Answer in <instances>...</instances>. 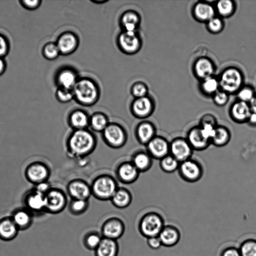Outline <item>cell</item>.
<instances>
[{
    "label": "cell",
    "instance_id": "obj_1",
    "mask_svg": "<svg viewBox=\"0 0 256 256\" xmlns=\"http://www.w3.org/2000/svg\"><path fill=\"white\" fill-rule=\"evenodd\" d=\"M97 146V138L89 128L72 130L66 140L68 156L72 158H84L91 154Z\"/></svg>",
    "mask_w": 256,
    "mask_h": 256
},
{
    "label": "cell",
    "instance_id": "obj_2",
    "mask_svg": "<svg viewBox=\"0 0 256 256\" xmlns=\"http://www.w3.org/2000/svg\"><path fill=\"white\" fill-rule=\"evenodd\" d=\"M72 90L74 98L80 104L84 106L93 105L99 96V90L96 84L87 78L78 80Z\"/></svg>",
    "mask_w": 256,
    "mask_h": 256
},
{
    "label": "cell",
    "instance_id": "obj_3",
    "mask_svg": "<svg viewBox=\"0 0 256 256\" xmlns=\"http://www.w3.org/2000/svg\"><path fill=\"white\" fill-rule=\"evenodd\" d=\"M90 185L92 196L102 201L110 200L118 188L116 180L108 174L98 176Z\"/></svg>",
    "mask_w": 256,
    "mask_h": 256
},
{
    "label": "cell",
    "instance_id": "obj_4",
    "mask_svg": "<svg viewBox=\"0 0 256 256\" xmlns=\"http://www.w3.org/2000/svg\"><path fill=\"white\" fill-rule=\"evenodd\" d=\"M164 225V219L160 214L156 212H149L140 219L138 230L146 238L158 236Z\"/></svg>",
    "mask_w": 256,
    "mask_h": 256
},
{
    "label": "cell",
    "instance_id": "obj_5",
    "mask_svg": "<svg viewBox=\"0 0 256 256\" xmlns=\"http://www.w3.org/2000/svg\"><path fill=\"white\" fill-rule=\"evenodd\" d=\"M101 134L104 144L114 149L122 148L128 140V134L125 128L117 122H110Z\"/></svg>",
    "mask_w": 256,
    "mask_h": 256
},
{
    "label": "cell",
    "instance_id": "obj_6",
    "mask_svg": "<svg viewBox=\"0 0 256 256\" xmlns=\"http://www.w3.org/2000/svg\"><path fill=\"white\" fill-rule=\"evenodd\" d=\"M243 81L241 72L233 67L225 69L218 80L220 87L228 94L238 92L242 88Z\"/></svg>",
    "mask_w": 256,
    "mask_h": 256
},
{
    "label": "cell",
    "instance_id": "obj_7",
    "mask_svg": "<svg viewBox=\"0 0 256 256\" xmlns=\"http://www.w3.org/2000/svg\"><path fill=\"white\" fill-rule=\"evenodd\" d=\"M178 171L184 180L191 183L200 180L204 174L202 165L192 158L180 162Z\"/></svg>",
    "mask_w": 256,
    "mask_h": 256
},
{
    "label": "cell",
    "instance_id": "obj_8",
    "mask_svg": "<svg viewBox=\"0 0 256 256\" xmlns=\"http://www.w3.org/2000/svg\"><path fill=\"white\" fill-rule=\"evenodd\" d=\"M45 210L52 214L62 212L68 204L65 192L61 189L52 188L45 194Z\"/></svg>",
    "mask_w": 256,
    "mask_h": 256
},
{
    "label": "cell",
    "instance_id": "obj_9",
    "mask_svg": "<svg viewBox=\"0 0 256 256\" xmlns=\"http://www.w3.org/2000/svg\"><path fill=\"white\" fill-rule=\"evenodd\" d=\"M24 174L29 182L36 185L43 182L48 181L50 175V170L46 164L40 161H35L28 165L25 170Z\"/></svg>",
    "mask_w": 256,
    "mask_h": 256
},
{
    "label": "cell",
    "instance_id": "obj_10",
    "mask_svg": "<svg viewBox=\"0 0 256 256\" xmlns=\"http://www.w3.org/2000/svg\"><path fill=\"white\" fill-rule=\"evenodd\" d=\"M194 151L186 138L176 137L170 142V154L180 162L192 158Z\"/></svg>",
    "mask_w": 256,
    "mask_h": 256
},
{
    "label": "cell",
    "instance_id": "obj_11",
    "mask_svg": "<svg viewBox=\"0 0 256 256\" xmlns=\"http://www.w3.org/2000/svg\"><path fill=\"white\" fill-rule=\"evenodd\" d=\"M125 225L123 221L118 217H110L106 219L101 227V234L103 238L117 240L124 234Z\"/></svg>",
    "mask_w": 256,
    "mask_h": 256
},
{
    "label": "cell",
    "instance_id": "obj_12",
    "mask_svg": "<svg viewBox=\"0 0 256 256\" xmlns=\"http://www.w3.org/2000/svg\"><path fill=\"white\" fill-rule=\"evenodd\" d=\"M66 190L71 199L89 200L92 196L90 185L80 178L70 180L66 185Z\"/></svg>",
    "mask_w": 256,
    "mask_h": 256
},
{
    "label": "cell",
    "instance_id": "obj_13",
    "mask_svg": "<svg viewBox=\"0 0 256 256\" xmlns=\"http://www.w3.org/2000/svg\"><path fill=\"white\" fill-rule=\"evenodd\" d=\"M145 146L153 159L160 160L170 154V142L161 136L156 134Z\"/></svg>",
    "mask_w": 256,
    "mask_h": 256
},
{
    "label": "cell",
    "instance_id": "obj_14",
    "mask_svg": "<svg viewBox=\"0 0 256 256\" xmlns=\"http://www.w3.org/2000/svg\"><path fill=\"white\" fill-rule=\"evenodd\" d=\"M154 104L153 100L148 96L136 98L132 102L130 111L135 118L145 120L153 113Z\"/></svg>",
    "mask_w": 256,
    "mask_h": 256
},
{
    "label": "cell",
    "instance_id": "obj_15",
    "mask_svg": "<svg viewBox=\"0 0 256 256\" xmlns=\"http://www.w3.org/2000/svg\"><path fill=\"white\" fill-rule=\"evenodd\" d=\"M140 172L130 161H124L117 166L115 171L116 179L120 182L128 184L135 182Z\"/></svg>",
    "mask_w": 256,
    "mask_h": 256
},
{
    "label": "cell",
    "instance_id": "obj_16",
    "mask_svg": "<svg viewBox=\"0 0 256 256\" xmlns=\"http://www.w3.org/2000/svg\"><path fill=\"white\" fill-rule=\"evenodd\" d=\"M118 44L124 52L132 54L140 48L141 41L136 32L124 31L118 37Z\"/></svg>",
    "mask_w": 256,
    "mask_h": 256
},
{
    "label": "cell",
    "instance_id": "obj_17",
    "mask_svg": "<svg viewBox=\"0 0 256 256\" xmlns=\"http://www.w3.org/2000/svg\"><path fill=\"white\" fill-rule=\"evenodd\" d=\"M134 135L138 142L146 146L156 135V128L152 122L143 120L136 124Z\"/></svg>",
    "mask_w": 256,
    "mask_h": 256
},
{
    "label": "cell",
    "instance_id": "obj_18",
    "mask_svg": "<svg viewBox=\"0 0 256 256\" xmlns=\"http://www.w3.org/2000/svg\"><path fill=\"white\" fill-rule=\"evenodd\" d=\"M186 138L194 150H205L211 144L210 142L202 134L198 125L190 128L187 132Z\"/></svg>",
    "mask_w": 256,
    "mask_h": 256
},
{
    "label": "cell",
    "instance_id": "obj_19",
    "mask_svg": "<svg viewBox=\"0 0 256 256\" xmlns=\"http://www.w3.org/2000/svg\"><path fill=\"white\" fill-rule=\"evenodd\" d=\"M229 112L234 122L244 124L246 123L252 111L248 103L238 100L231 106Z\"/></svg>",
    "mask_w": 256,
    "mask_h": 256
},
{
    "label": "cell",
    "instance_id": "obj_20",
    "mask_svg": "<svg viewBox=\"0 0 256 256\" xmlns=\"http://www.w3.org/2000/svg\"><path fill=\"white\" fill-rule=\"evenodd\" d=\"M181 234L179 229L172 224H165L160 232L158 237L162 246L168 248L176 245L180 239Z\"/></svg>",
    "mask_w": 256,
    "mask_h": 256
},
{
    "label": "cell",
    "instance_id": "obj_21",
    "mask_svg": "<svg viewBox=\"0 0 256 256\" xmlns=\"http://www.w3.org/2000/svg\"><path fill=\"white\" fill-rule=\"evenodd\" d=\"M90 116L82 110L76 109L71 112L68 117V124L72 130L89 128Z\"/></svg>",
    "mask_w": 256,
    "mask_h": 256
},
{
    "label": "cell",
    "instance_id": "obj_22",
    "mask_svg": "<svg viewBox=\"0 0 256 256\" xmlns=\"http://www.w3.org/2000/svg\"><path fill=\"white\" fill-rule=\"evenodd\" d=\"M130 162L140 173L144 172L152 166L153 158L146 150H140L132 155Z\"/></svg>",
    "mask_w": 256,
    "mask_h": 256
},
{
    "label": "cell",
    "instance_id": "obj_23",
    "mask_svg": "<svg viewBox=\"0 0 256 256\" xmlns=\"http://www.w3.org/2000/svg\"><path fill=\"white\" fill-rule=\"evenodd\" d=\"M24 202L28 208L34 212L45 210L46 199L44 195L34 189L26 196Z\"/></svg>",
    "mask_w": 256,
    "mask_h": 256
},
{
    "label": "cell",
    "instance_id": "obj_24",
    "mask_svg": "<svg viewBox=\"0 0 256 256\" xmlns=\"http://www.w3.org/2000/svg\"><path fill=\"white\" fill-rule=\"evenodd\" d=\"M194 71L198 78L204 80L212 76L214 72V64L210 59L201 58L195 62Z\"/></svg>",
    "mask_w": 256,
    "mask_h": 256
},
{
    "label": "cell",
    "instance_id": "obj_25",
    "mask_svg": "<svg viewBox=\"0 0 256 256\" xmlns=\"http://www.w3.org/2000/svg\"><path fill=\"white\" fill-rule=\"evenodd\" d=\"M78 40L72 32H68L62 35L56 44L60 52L64 54L72 52L77 48Z\"/></svg>",
    "mask_w": 256,
    "mask_h": 256
},
{
    "label": "cell",
    "instance_id": "obj_26",
    "mask_svg": "<svg viewBox=\"0 0 256 256\" xmlns=\"http://www.w3.org/2000/svg\"><path fill=\"white\" fill-rule=\"evenodd\" d=\"M119 246L117 240L106 238L94 250L95 256H118Z\"/></svg>",
    "mask_w": 256,
    "mask_h": 256
},
{
    "label": "cell",
    "instance_id": "obj_27",
    "mask_svg": "<svg viewBox=\"0 0 256 256\" xmlns=\"http://www.w3.org/2000/svg\"><path fill=\"white\" fill-rule=\"evenodd\" d=\"M193 14L198 21L208 22L215 16V9L210 4L200 2L194 5Z\"/></svg>",
    "mask_w": 256,
    "mask_h": 256
},
{
    "label": "cell",
    "instance_id": "obj_28",
    "mask_svg": "<svg viewBox=\"0 0 256 256\" xmlns=\"http://www.w3.org/2000/svg\"><path fill=\"white\" fill-rule=\"evenodd\" d=\"M110 201L116 208L123 209L130 205L132 201V196L128 189L118 186Z\"/></svg>",
    "mask_w": 256,
    "mask_h": 256
},
{
    "label": "cell",
    "instance_id": "obj_29",
    "mask_svg": "<svg viewBox=\"0 0 256 256\" xmlns=\"http://www.w3.org/2000/svg\"><path fill=\"white\" fill-rule=\"evenodd\" d=\"M232 134L230 130L224 126L218 124L215 128L211 144L216 147L227 145L231 140Z\"/></svg>",
    "mask_w": 256,
    "mask_h": 256
},
{
    "label": "cell",
    "instance_id": "obj_30",
    "mask_svg": "<svg viewBox=\"0 0 256 256\" xmlns=\"http://www.w3.org/2000/svg\"><path fill=\"white\" fill-rule=\"evenodd\" d=\"M110 122L106 114L96 112L90 116L89 128L92 132L102 133Z\"/></svg>",
    "mask_w": 256,
    "mask_h": 256
},
{
    "label": "cell",
    "instance_id": "obj_31",
    "mask_svg": "<svg viewBox=\"0 0 256 256\" xmlns=\"http://www.w3.org/2000/svg\"><path fill=\"white\" fill-rule=\"evenodd\" d=\"M140 16L134 11H127L121 16L120 22L124 31L136 32L140 24Z\"/></svg>",
    "mask_w": 256,
    "mask_h": 256
},
{
    "label": "cell",
    "instance_id": "obj_32",
    "mask_svg": "<svg viewBox=\"0 0 256 256\" xmlns=\"http://www.w3.org/2000/svg\"><path fill=\"white\" fill-rule=\"evenodd\" d=\"M78 80L76 72L70 68L63 70L58 76L60 87L72 90Z\"/></svg>",
    "mask_w": 256,
    "mask_h": 256
},
{
    "label": "cell",
    "instance_id": "obj_33",
    "mask_svg": "<svg viewBox=\"0 0 256 256\" xmlns=\"http://www.w3.org/2000/svg\"><path fill=\"white\" fill-rule=\"evenodd\" d=\"M18 228L12 218H5L0 221V236L9 240L16 234Z\"/></svg>",
    "mask_w": 256,
    "mask_h": 256
},
{
    "label": "cell",
    "instance_id": "obj_34",
    "mask_svg": "<svg viewBox=\"0 0 256 256\" xmlns=\"http://www.w3.org/2000/svg\"><path fill=\"white\" fill-rule=\"evenodd\" d=\"M102 238L101 234L97 232H88L84 237V245L88 250L94 251L100 243Z\"/></svg>",
    "mask_w": 256,
    "mask_h": 256
},
{
    "label": "cell",
    "instance_id": "obj_35",
    "mask_svg": "<svg viewBox=\"0 0 256 256\" xmlns=\"http://www.w3.org/2000/svg\"><path fill=\"white\" fill-rule=\"evenodd\" d=\"M180 162L170 154L160 160V169L164 172L170 174L178 170Z\"/></svg>",
    "mask_w": 256,
    "mask_h": 256
},
{
    "label": "cell",
    "instance_id": "obj_36",
    "mask_svg": "<svg viewBox=\"0 0 256 256\" xmlns=\"http://www.w3.org/2000/svg\"><path fill=\"white\" fill-rule=\"evenodd\" d=\"M89 200L71 199L68 204V211L74 216H80L84 213L88 208Z\"/></svg>",
    "mask_w": 256,
    "mask_h": 256
},
{
    "label": "cell",
    "instance_id": "obj_37",
    "mask_svg": "<svg viewBox=\"0 0 256 256\" xmlns=\"http://www.w3.org/2000/svg\"><path fill=\"white\" fill-rule=\"evenodd\" d=\"M12 219L18 228H24L30 224L31 216L28 210H19L14 214Z\"/></svg>",
    "mask_w": 256,
    "mask_h": 256
},
{
    "label": "cell",
    "instance_id": "obj_38",
    "mask_svg": "<svg viewBox=\"0 0 256 256\" xmlns=\"http://www.w3.org/2000/svg\"><path fill=\"white\" fill-rule=\"evenodd\" d=\"M216 10L221 16L228 17L233 14L235 10V4L230 0H220L216 4Z\"/></svg>",
    "mask_w": 256,
    "mask_h": 256
},
{
    "label": "cell",
    "instance_id": "obj_39",
    "mask_svg": "<svg viewBox=\"0 0 256 256\" xmlns=\"http://www.w3.org/2000/svg\"><path fill=\"white\" fill-rule=\"evenodd\" d=\"M238 249L241 256H256V240L248 238L244 240Z\"/></svg>",
    "mask_w": 256,
    "mask_h": 256
},
{
    "label": "cell",
    "instance_id": "obj_40",
    "mask_svg": "<svg viewBox=\"0 0 256 256\" xmlns=\"http://www.w3.org/2000/svg\"><path fill=\"white\" fill-rule=\"evenodd\" d=\"M219 87L218 80L213 76L203 80L202 84V90L207 94H214L218 90Z\"/></svg>",
    "mask_w": 256,
    "mask_h": 256
},
{
    "label": "cell",
    "instance_id": "obj_41",
    "mask_svg": "<svg viewBox=\"0 0 256 256\" xmlns=\"http://www.w3.org/2000/svg\"><path fill=\"white\" fill-rule=\"evenodd\" d=\"M256 94L252 87L244 86L238 92V97L239 100L249 103Z\"/></svg>",
    "mask_w": 256,
    "mask_h": 256
},
{
    "label": "cell",
    "instance_id": "obj_42",
    "mask_svg": "<svg viewBox=\"0 0 256 256\" xmlns=\"http://www.w3.org/2000/svg\"><path fill=\"white\" fill-rule=\"evenodd\" d=\"M148 91L146 86L141 82L134 84L131 90L132 94L136 98L146 96Z\"/></svg>",
    "mask_w": 256,
    "mask_h": 256
},
{
    "label": "cell",
    "instance_id": "obj_43",
    "mask_svg": "<svg viewBox=\"0 0 256 256\" xmlns=\"http://www.w3.org/2000/svg\"><path fill=\"white\" fill-rule=\"evenodd\" d=\"M207 26L211 32L217 34L222 30L224 22L221 18L214 16L207 22Z\"/></svg>",
    "mask_w": 256,
    "mask_h": 256
},
{
    "label": "cell",
    "instance_id": "obj_44",
    "mask_svg": "<svg viewBox=\"0 0 256 256\" xmlns=\"http://www.w3.org/2000/svg\"><path fill=\"white\" fill-rule=\"evenodd\" d=\"M58 99L62 102H67L74 98L72 90L60 87L57 91Z\"/></svg>",
    "mask_w": 256,
    "mask_h": 256
},
{
    "label": "cell",
    "instance_id": "obj_45",
    "mask_svg": "<svg viewBox=\"0 0 256 256\" xmlns=\"http://www.w3.org/2000/svg\"><path fill=\"white\" fill-rule=\"evenodd\" d=\"M213 96V100L214 104L220 106H222L226 104L228 100V94L222 90H218Z\"/></svg>",
    "mask_w": 256,
    "mask_h": 256
},
{
    "label": "cell",
    "instance_id": "obj_46",
    "mask_svg": "<svg viewBox=\"0 0 256 256\" xmlns=\"http://www.w3.org/2000/svg\"><path fill=\"white\" fill-rule=\"evenodd\" d=\"M200 126H216L218 125L216 118L211 114H205L202 115L199 121Z\"/></svg>",
    "mask_w": 256,
    "mask_h": 256
},
{
    "label": "cell",
    "instance_id": "obj_47",
    "mask_svg": "<svg viewBox=\"0 0 256 256\" xmlns=\"http://www.w3.org/2000/svg\"><path fill=\"white\" fill-rule=\"evenodd\" d=\"M220 256H241L238 248L234 246H228L223 248L220 252Z\"/></svg>",
    "mask_w": 256,
    "mask_h": 256
},
{
    "label": "cell",
    "instance_id": "obj_48",
    "mask_svg": "<svg viewBox=\"0 0 256 256\" xmlns=\"http://www.w3.org/2000/svg\"><path fill=\"white\" fill-rule=\"evenodd\" d=\"M44 52L48 58H52L56 57L60 52L56 44H50L46 46Z\"/></svg>",
    "mask_w": 256,
    "mask_h": 256
},
{
    "label": "cell",
    "instance_id": "obj_49",
    "mask_svg": "<svg viewBox=\"0 0 256 256\" xmlns=\"http://www.w3.org/2000/svg\"><path fill=\"white\" fill-rule=\"evenodd\" d=\"M50 183L48 181L43 182L34 185V190L45 195L52 188Z\"/></svg>",
    "mask_w": 256,
    "mask_h": 256
},
{
    "label": "cell",
    "instance_id": "obj_50",
    "mask_svg": "<svg viewBox=\"0 0 256 256\" xmlns=\"http://www.w3.org/2000/svg\"><path fill=\"white\" fill-rule=\"evenodd\" d=\"M147 244L150 248L155 250L159 249L162 246L158 236L148 238Z\"/></svg>",
    "mask_w": 256,
    "mask_h": 256
},
{
    "label": "cell",
    "instance_id": "obj_51",
    "mask_svg": "<svg viewBox=\"0 0 256 256\" xmlns=\"http://www.w3.org/2000/svg\"><path fill=\"white\" fill-rule=\"evenodd\" d=\"M246 123L252 127L256 126V113L252 112Z\"/></svg>",
    "mask_w": 256,
    "mask_h": 256
},
{
    "label": "cell",
    "instance_id": "obj_52",
    "mask_svg": "<svg viewBox=\"0 0 256 256\" xmlns=\"http://www.w3.org/2000/svg\"><path fill=\"white\" fill-rule=\"evenodd\" d=\"M6 50V43L4 39L0 36V55L2 54Z\"/></svg>",
    "mask_w": 256,
    "mask_h": 256
},
{
    "label": "cell",
    "instance_id": "obj_53",
    "mask_svg": "<svg viewBox=\"0 0 256 256\" xmlns=\"http://www.w3.org/2000/svg\"><path fill=\"white\" fill-rule=\"evenodd\" d=\"M248 104L252 112L256 113V94Z\"/></svg>",
    "mask_w": 256,
    "mask_h": 256
},
{
    "label": "cell",
    "instance_id": "obj_54",
    "mask_svg": "<svg viewBox=\"0 0 256 256\" xmlns=\"http://www.w3.org/2000/svg\"><path fill=\"white\" fill-rule=\"evenodd\" d=\"M38 0H25L24 2L25 4L30 7H34L38 4Z\"/></svg>",
    "mask_w": 256,
    "mask_h": 256
},
{
    "label": "cell",
    "instance_id": "obj_55",
    "mask_svg": "<svg viewBox=\"0 0 256 256\" xmlns=\"http://www.w3.org/2000/svg\"><path fill=\"white\" fill-rule=\"evenodd\" d=\"M4 67V63L2 60L0 58V72L2 70Z\"/></svg>",
    "mask_w": 256,
    "mask_h": 256
}]
</instances>
